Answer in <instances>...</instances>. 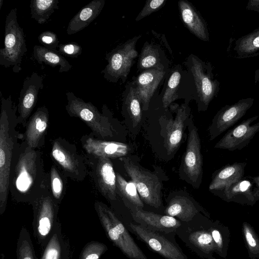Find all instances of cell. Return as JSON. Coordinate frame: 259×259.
<instances>
[{
	"label": "cell",
	"instance_id": "6da1fadb",
	"mask_svg": "<svg viewBox=\"0 0 259 259\" xmlns=\"http://www.w3.org/2000/svg\"><path fill=\"white\" fill-rule=\"evenodd\" d=\"M46 175L41 151L29 147L23 141L19 143L10 173V193L13 200L31 205L44 188Z\"/></svg>",
	"mask_w": 259,
	"mask_h": 259
},
{
	"label": "cell",
	"instance_id": "7a4b0ae2",
	"mask_svg": "<svg viewBox=\"0 0 259 259\" xmlns=\"http://www.w3.org/2000/svg\"><path fill=\"white\" fill-rule=\"evenodd\" d=\"M0 114V214L5 211L10 193V178L13 159L19 144L20 136L16 130L17 107L11 95L1 96Z\"/></svg>",
	"mask_w": 259,
	"mask_h": 259
},
{
	"label": "cell",
	"instance_id": "3957f363",
	"mask_svg": "<svg viewBox=\"0 0 259 259\" xmlns=\"http://www.w3.org/2000/svg\"><path fill=\"white\" fill-rule=\"evenodd\" d=\"M97 212L108 239L130 259H147L114 212L103 202L94 203Z\"/></svg>",
	"mask_w": 259,
	"mask_h": 259
},
{
	"label": "cell",
	"instance_id": "277c9868",
	"mask_svg": "<svg viewBox=\"0 0 259 259\" xmlns=\"http://www.w3.org/2000/svg\"><path fill=\"white\" fill-rule=\"evenodd\" d=\"M66 96L67 103L65 109L69 116L83 121L97 138L106 140L114 136L116 131L104 107L101 113L92 103L84 101L73 92H68Z\"/></svg>",
	"mask_w": 259,
	"mask_h": 259
},
{
	"label": "cell",
	"instance_id": "5b68a950",
	"mask_svg": "<svg viewBox=\"0 0 259 259\" xmlns=\"http://www.w3.org/2000/svg\"><path fill=\"white\" fill-rule=\"evenodd\" d=\"M31 205L33 235L37 243L44 249L60 222L58 218L60 205L55 201L46 184L41 193Z\"/></svg>",
	"mask_w": 259,
	"mask_h": 259
},
{
	"label": "cell",
	"instance_id": "8992f818",
	"mask_svg": "<svg viewBox=\"0 0 259 259\" xmlns=\"http://www.w3.org/2000/svg\"><path fill=\"white\" fill-rule=\"evenodd\" d=\"M17 12L15 8L6 17L4 48L0 50V65L5 68L12 67L15 73L21 70L22 59L27 51L25 34L18 24Z\"/></svg>",
	"mask_w": 259,
	"mask_h": 259
},
{
	"label": "cell",
	"instance_id": "52a82bcc",
	"mask_svg": "<svg viewBox=\"0 0 259 259\" xmlns=\"http://www.w3.org/2000/svg\"><path fill=\"white\" fill-rule=\"evenodd\" d=\"M50 156L67 178L78 182L85 178L88 174L86 159L74 144L61 137L57 138L52 143Z\"/></svg>",
	"mask_w": 259,
	"mask_h": 259
},
{
	"label": "cell",
	"instance_id": "ba28073f",
	"mask_svg": "<svg viewBox=\"0 0 259 259\" xmlns=\"http://www.w3.org/2000/svg\"><path fill=\"white\" fill-rule=\"evenodd\" d=\"M126 174L135 184L145 203L158 209L162 205V185L157 176L143 168L128 157L120 158Z\"/></svg>",
	"mask_w": 259,
	"mask_h": 259
},
{
	"label": "cell",
	"instance_id": "9c48e42d",
	"mask_svg": "<svg viewBox=\"0 0 259 259\" xmlns=\"http://www.w3.org/2000/svg\"><path fill=\"white\" fill-rule=\"evenodd\" d=\"M85 157L98 191L108 201L117 200L116 175L111 159L87 154Z\"/></svg>",
	"mask_w": 259,
	"mask_h": 259
},
{
	"label": "cell",
	"instance_id": "30bf717a",
	"mask_svg": "<svg viewBox=\"0 0 259 259\" xmlns=\"http://www.w3.org/2000/svg\"><path fill=\"white\" fill-rule=\"evenodd\" d=\"M188 127L187 146L182 163L183 171L188 182L197 187L201 183L202 176L200 140L192 117L189 120Z\"/></svg>",
	"mask_w": 259,
	"mask_h": 259
},
{
	"label": "cell",
	"instance_id": "8fae6325",
	"mask_svg": "<svg viewBox=\"0 0 259 259\" xmlns=\"http://www.w3.org/2000/svg\"><path fill=\"white\" fill-rule=\"evenodd\" d=\"M190 69L194 76L199 101V108L206 110L220 90V81L214 78L210 64L192 57Z\"/></svg>",
	"mask_w": 259,
	"mask_h": 259
},
{
	"label": "cell",
	"instance_id": "7c38bea8",
	"mask_svg": "<svg viewBox=\"0 0 259 259\" xmlns=\"http://www.w3.org/2000/svg\"><path fill=\"white\" fill-rule=\"evenodd\" d=\"M129 227L139 239L165 259H188L176 243L161 232L132 223L129 225Z\"/></svg>",
	"mask_w": 259,
	"mask_h": 259
},
{
	"label": "cell",
	"instance_id": "4fadbf2b",
	"mask_svg": "<svg viewBox=\"0 0 259 259\" xmlns=\"http://www.w3.org/2000/svg\"><path fill=\"white\" fill-rule=\"evenodd\" d=\"M137 38L127 41L107 55L108 63L102 72L106 79L116 82L119 78H123L127 76L138 55L135 48Z\"/></svg>",
	"mask_w": 259,
	"mask_h": 259
},
{
	"label": "cell",
	"instance_id": "5bb4252c",
	"mask_svg": "<svg viewBox=\"0 0 259 259\" xmlns=\"http://www.w3.org/2000/svg\"><path fill=\"white\" fill-rule=\"evenodd\" d=\"M254 101L251 97L242 99L219 110L208 128L209 140H213L239 121L251 107Z\"/></svg>",
	"mask_w": 259,
	"mask_h": 259
},
{
	"label": "cell",
	"instance_id": "9a60e30c",
	"mask_svg": "<svg viewBox=\"0 0 259 259\" xmlns=\"http://www.w3.org/2000/svg\"><path fill=\"white\" fill-rule=\"evenodd\" d=\"M258 117V115L250 117L229 131L216 143L214 148L233 151L246 147L259 132V122L252 123Z\"/></svg>",
	"mask_w": 259,
	"mask_h": 259
},
{
	"label": "cell",
	"instance_id": "2e32d148",
	"mask_svg": "<svg viewBox=\"0 0 259 259\" xmlns=\"http://www.w3.org/2000/svg\"><path fill=\"white\" fill-rule=\"evenodd\" d=\"M128 207L133 220L145 228L165 234L176 231L182 223L174 217L144 210L122 200Z\"/></svg>",
	"mask_w": 259,
	"mask_h": 259
},
{
	"label": "cell",
	"instance_id": "e0dca14e",
	"mask_svg": "<svg viewBox=\"0 0 259 259\" xmlns=\"http://www.w3.org/2000/svg\"><path fill=\"white\" fill-rule=\"evenodd\" d=\"M43 77L34 72L23 81L18 98V122L25 127L37 101L38 95L43 88Z\"/></svg>",
	"mask_w": 259,
	"mask_h": 259
},
{
	"label": "cell",
	"instance_id": "ac0fdd59",
	"mask_svg": "<svg viewBox=\"0 0 259 259\" xmlns=\"http://www.w3.org/2000/svg\"><path fill=\"white\" fill-rule=\"evenodd\" d=\"M80 141L86 154L95 157H105L110 159L121 158L130 151V147L127 144L100 139L91 135L82 136Z\"/></svg>",
	"mask_w": 259,
	"mask_h": 259
},
{
	"label": "cell",
	"instance_id": "d6986e66",
	"mask_svg": "<svg viewBox=\"0 0 259 259\" xmlns=\"http://www.w3.org/2000/svg\"><path fill=\"white\" fill-rule=\"evenodd\" d=\"M49 125L48 109L45 106L37 108L27 122L23 141L32 149L40 150L45 144Z\"/></svg>",
	"mask_w": 259,
	"mask_h": 259
},
{
	"label": "cell",
	"instance_id": "ffe728a7",
	"mask_svg": "<svg viewBox=\"0 0 259 259\" xmlns=\"http://www.w3.org/2000/svg\"><path fill=\"white\" fill-rule=\"evenodd\" d=\"M246 165V163H234L228 164L218 170L213 176L209 190L222 194L242 179Z\"/></svg>",
	"mask_w": 259,
	"mask_h": 259
},
{
	"label": "cell",
	"instance_id": "44dd1931",
	"mask_svg": "<svg viewBox=\"0 0 259 259\" xmlns=\"http://www.w3.org/2000/svg\"><path fill=\"white\" fill-rule=\"evenodd\" d=\"M164 73L162 68L159 67L147 69L138 76L136 89L144 110L148 109L150 99Z\"/></svg>",
	"mask_w": 259,
	"mask_h": 259
},
{
	"label": "cell",
	"instance_id": "7402d4cb",
	"mask_svg": "<svg viewBox=\"0 0 259 259\" xmlns=\"http://www.w3.org/2000/svg\"><path fill=\"white\" fill-rule=\"evenodd\" d=\"M189 112L184 106L177 111L174 120H170L166 126L164 135V146L170 155L179 147L186 127L188 123Z\"/></svg>",
	"mask_w": 259,
	"mask_h": 259
},
{
	"label": "cell",
	"instance_id": "603a6c76",
	"mask_svg": "<svg viewBox=\"0 0 259 259\" xmlns=\"http://www.w3.org/2000/svg\"><path fill=\"white\" fill-rule=\"evenodd\" d=\"M181 17L184 23L196 36L204 41H208L209 33L205 21L189 2H179Z\"/></svg>",
	"mask_w": 259,
	"mask_h": 259
},
{
	"label": "cell",
	"instance_id": "cb8c5ba5",
	"mask_svg": "<svg viewBox=\"0 0 259 259\" xmlns=\"http://www.w3.org/2000/svg\"><path fill=\"white\" fill-rule=\"evenodd\" d=\"M104 4V0H93L83 7L69 22L67 34H75L89 25L100 14Z\"/></svg>",
	"mask_w": 259,
	"mask_h": 259
},
{
	"label": "cell",
	"instance_id": "d4e9b609",
	"mask_svg": "<svg viewBox=\"0 0 259 259\" xmlns=\"http://www.w3.org/2000/svg\"><path fill=\"white\" fill-rule=\"evenodd\" d=\"M194 202L188 197L176 195L169 201L165 209V215L177 217L184 222H190L198 212Z\"/></svg>",
	"mask_w": 259,
	"mask_h": 259
},
{
	"label": "cell",
	"instance_id": "484cf974",
	"mask_svg": "<svg viewBox=\"0 0 259 259\" xmlns=\"http://www.w3.org/2000/svg\"><path fill=\"white\" fill-rule=\"evenodd\" d=\"M40 259H70L68 244L64 239L60 222L53 235L43 249Z\"/></svg>",
	"mask_w": 259,
	"mask_h": 259
},
{
	"label": "cell",
	"instance_id": "4316f807",
	"mask_svg": "<svg viewBox=\"0 0 259 259\" xmlns=\"http://www.w3.org/2000/svg\"><path fill=\"white\" fill-rule=\"evenodd\" d=\"M33 56L39 64L44 63L52 67L59 66V73L67 72L72 68L65 58L55 49L35 45L33 49Z\"/></svg>",
	"mask_w": 259,
	"mask_h": 259
},
{
	"label": "cell",
	"instance_id": "83f0119b",
	"mask_svg": "<svg viewBox=\"0 0 259 259\" xmlns=\"http://www.w3.org/2000/svg\"><path fill=\"white\" fill-rule=\"evenodd\" d=\"M233 52L234 57L238 59L259 56V27L236 40Z\"/></svg>",
	"mask_w": 259,
	"mask_h": 259
},
{
	"label": "cell",
	"instance_id": "f1b7e54d",
	"mask_svg": "<svg viewBox=\"0 0 259 259\" xmlns=\"http://www.w3.org/2000/svg\"><path fill=\"white\" fill-rule=\"evenodd\" d=\"M67 177L55 164L51 165L46 172L45 184L55 201L60 205L65 196Z\"/></svg>",
	"mask_w": 259,
	"mask_h": 259
},
{
	"label": "cell",
	"instance_id": "f546056e",
	"mask_svg": "<svg viewBox=\"0 0 259 259\" xmlns=\"http://www.w3.org/2000/svg\"><path fill=\"white\" fill-rule=\"evenodd\" d=\"M58 0H31L30 8L31 18L38 23H46L59 7Z\"/></svg>",
	"mask_w": 259,
	"mask_h": 259
},
{
	"label": "cell",
	"instance_id": "4dcf8cb0",
	"mask_svg": "<svg viewBox=\"0 0 259 259\" xmlns=\"http://www.w3.org/2000/svg\"><path fill=\"white\" fill-rule=\"evenodd\" d=\"M117 194L122 200L133 205L142 208L144 204L133 182H127L120 174L116 172Z\"/></svg>",
	"mask_w": 259,
	"mask_h": 259
},
{
	"label": "cell",
	"instance_id": "1f68e13d",
	"mask_svg": "<svg viewBox=\"0 0 259 259\" xmlns=\"http://www.w3.org/2000/svg\"><path fill=\"white\" fill-rule=\"evenodd\" d=\"M17 259H38L30 234L25 226L20 231L16 247Z\"/></svg>",
	"mask_w": 259,
	"mask_h": 259
},
{
	"label": "cell",
	"instance_id": "d6a6232c",
	"mask_svg": "<svg viewBox=\"0 0 259 259\" xmlns=\"http://www.w3.org/2000/svg\"><path fill=\"white\" fill-rule=\"evenodd\" d=\"M141 99L136 88L131 87L126 96L125 105L134 126H136L141 121Z\"/></svg>",
	"mask_w": 259,
	"mask_h": 259
},
{
	"label": "cell",
	"instance_id": "836d02e7",
	"mask_svg": "<svg viewBox=\"0 0 259 259\" xmlns=\"http://www.w3.org/2000/svg\"><path fill=\"white\" fill-rule=\"evenodd\" d=\"M252 184L248 180H241L231 186L222 194L231 199L238 196H245L250 200L254 199L253 195Z\"/></svg>",
	"mask_w": 259,
	"mask_h": 259
},
{
	"label": "cell",
	"instance_id": "e575fe53",
	"mask_svg": "<svg viewBox=\"0 0 259 259\" xmlns=\"http://www.w3.org/2000/svg\"><path fill=\"white\" fill-rule=\"evenodd\" d=\"M138 65L140 69H142L160 67L157 49L149 45L145 46L142 49Z\"/></svg>",
	"mask_w": 259,
	"mask_h": 259
},
{
	"label": "cell",
	"instance_id": "d590c367",
	"mask_svg": "<svg viewBox=\"0 0 259 259\" xmlns=\"http://www.w3.org/2000/svg\"><path fill=\"white\" fill-rule=\"evenodd\" d=\"M212 239V236L207 233L193 231L189 232L186 242L193 250L195 248L203 249L209 247Z\"/></svg>",
	"mask_w": 259,
	"mask_h": 259
},
{
	"label": "cell",
	"instance_id": "8d00e7d4",
	"mask_svg": "<svg viewBox=\"0 0 259 259\" xmlns=\"http://www.w3.org/2000/svg\"><path fill=\"white\" fill-rule=\"evenodd\" d=\"M181 74L178 71H174L170 75L162 98V103L164 108L168 107L176 99Z\"/></svg>",
	"mask_w": 259,
	"mask_h": 259
},
{
	"label": "cell",
	"instance_id": "74e56055",
	"mask_svg": "<svg viewBox=\"0 0 259 259\" xmlns=\"http://www.w3.org/2000/svg\"><path fill=\"white\" fill-rule=\"evenodd\" d=\"M108 250L104 243L92 241L88 243L80 252L79 259H99Z\"/></svg>",
	"mask_w": 259,
	"mask_h": 259
},
{
	"label": "cell",
	"instance_id": "f35d334b",
	"mask_svg": "<svg viewBox=\"0 0 259 259\" xmlns=\"http://www.w3.org/2000/svg\"><path fill=\"white\" fill-rule=\"evenodd\" d=\"M38 39L43 47L49 49L56 50L59 46L57 35L50 31L42 32L39 35Z\"/></svg>",
	"mask_w": 259,
	"mask_h": 259
},
{
	"label": "cell",
	"instance_id": "ab89813d",
	"mask_svg": "<svg viewBox=\"0 0 259 259\" xmlns=\"http://www.w3.org/2000/svg\"><path fill=\"white\" fill-rule=\"evenodd\" d=\"M165 0H149L136 19L137 21L149 15L152 13L159 9L165 3Z\"/></svg>",
	"mask_w": 259,
	"mask_h": 259
},
{
	"label": "cell",
	"instance_id": "60d3db41",
	"mask_svg": "<svg viewBox=\"0 0 259 259\" xmlns=\"http://www.w3.org/2000/svg\"><path fill=\"white\" fill-rule=\"evenodd\" d=\"M58 51L61 54H64L71 58H76L82 52L81 47L75 42L59 45Z\"/></svg>",
	"mask_w": 259,
	"mask_h": 259
},
{
	"label": "cell",
	"instance_id": "b9f144b4",
	"mask_svg": "<svg viewBox=\"0 0 259 259\" xmlns=\"http://www.w3.org/2000/svg\"><path fill=\"white\" fill-rule=\"evenodd\" d=\"M246 8L248 10L259 13V0L248 1Z\"/></svg>",
	"mask_w": 259,
	"mask_h": 259
},
{
	"label": "cell",
	"instance_id": "7bdbcfd3",
	"mask_svg": "<svg viewBox=\"0 0 259 259\" xmlns=\"http://www.w3.org/2000/svg\"><path fill=\"white\" fill-rule=\"evenodd\" d=\"M252 179L255 185L253 190V197L259 198V176L253 177Z\"/></svg>",
	"mask_w": 259,
	"mask_h": 259
},
{
	"label": "cell",
	"instance_id": "ee69618b",
	"mask_svg": "<svg viewBox=\"0 0 259 259\" xmlns=\"http://www.w3.org/2000/svg\"><path fill=\"white\" fill-rule=\"evenodd\" d=\"M246 238L248 244L252 247L256 245V242L252 236L251 234L249 232L248 229H246Z\"/></svg>",
	"mask_w": 259,
	"mask_h": 259
},
{
	"label": "cell",
	"instance_id": "f6af8a7d",
	"mask_svg": "<svg viewBox=\"0 0 259 259\" xmlns=\"http://www.w3.org/2000/svg\"><path fill=\"white\" fill-rule=\"evenodd\" d=\"M212 237L214 241L218 244L220 243L221 240V235L217 230H213L212 232Z\"/></svg>",
	"mask_w": 259,
	"mask_h": 259
},
{
	"label": "cell",
	"instance_id": "bcb514c9",
	"mask_svg": "<svg viewBox=\"0 0 259 259\" xmlns=\"http://www.w3.org/2000/svg\"><path fill=\"white\" fill-rule=\"evenodd\" d=\"M254 82L259 84V68L256 69L254 72Z\"/></svg>",
	"mask_w": 259,
	"mask_h": 259
},
{
	"label": "cell",
	"instance_id": "7dc6e473",
	"mask_svg": "<svg viewBox=\"0 0 259 259\" xmlns=\"http://www.w3.org/2000/svg\"><path fill=\"white\" fill-rule=\"evenodd\" d=\"M1 259H7L4 255V253H2L1 254Z\"/></svg>",
	"mask_w": 259,
	"mask_h": 259
}]
</instances>
